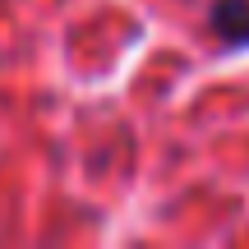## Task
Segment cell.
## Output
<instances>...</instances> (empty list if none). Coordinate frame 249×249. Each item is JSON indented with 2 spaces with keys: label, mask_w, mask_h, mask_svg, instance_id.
<instances>
[{
  "label": "cell",
  "mask_w": 249,
  "mask_h": 249,
  "mask_svg": "<svg viewBox=\"0 0 249 249\" xmlns=\"http://www.w3.org/2000/svg\"><path fill=\"white\" fill-rule=\"evenodd\" d=\"M213 28L226 42H249V0H217L213 5Z\"/></svg>",
  "instance_id": "6da1fadb"
}]
</instances>
